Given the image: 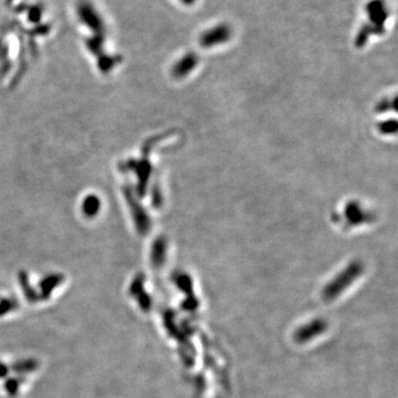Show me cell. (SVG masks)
<instances>
[{"mask_svg":"<svg viewBox=\"0 0 398 398\" xmlns=\"http://www.w3.org/2000/svg\"><path fill=\"white\" fill-rule=\"evenodd\" d=\"M16 306H17V302L15 300H10V299L2 300L0 301V316H4V314L14 310Z\"/></svg>","mask_w":398,"mask_h":398,"instance_id":"obj_6","label":"cell"},{"mask_svg":"<svg viewBox=\"0 0 398 398\" xmlns=\"http://www.w3.org/2000/svg\"><path fill=\"white\" fill-rule=\"evenodd\" d=\"M231 35H233V29L230 28V25L227 23H220L205 31L201 36L199 43L203 48H211L227 42L231 38Z\"/></svg>","mask_w":398,"mask_h":398,"instance_id":"obj_3","label":"cell"},{"mask_svg":"<svg viewBox=\"0 0 398 398\" xmlns=\"http://www.w3.org/2000/svg\"><path fill=\"white\" fill-rule=\"evenodd\" d=\"M198 63V58L194 53H188L185 56H183L176 64L173 72H174L175 76H184L188 74L192 69H194Z\"/></svg>","mask_w":398,"mask_h":398,"instance_id":"obj_4","label":"cell"},{"mask_svg":"<svg viewBox=\"0 0 398 398\" xmlns=\"http://www.w3.org/2000/svg\"><path fill=\"white\" fill-rule=\"evenodd\" d=\"M369 22L359 30L356 37V46L363 47L371 35H381L385 30V22L389 17V10L385 0H371L366 5Z\"/></svg>","mask_w":398,"mask_h":398,"instance_id":"obj_1","label":"cell"},{"mask_svg":"<svg viewBox=\"0 0 398 398\" xmlns=\"http://www.w3.org/2000/svg\"><path fill=\"white\" fill-rule=\"evenodd\" d=\"M19 389V382L15 378H11L7 383H6V390L8 391L9 395H16Z\"/></svg>","mask_w":398,"mask_h":398,"instance_id":"obj_8","label":"cell"},{"mask_svg":"<svg viewBox=\"0 0 398 398\" xmlns=\"http://www.w3.org/2000/svg\"><path fill=\"white\" fill-rule=\"evenodd\" d=\"M76 15L82 23L88 28L96 32L98 36H103L105 24L100 12L95 9L94 6L88 0H80L76 5Z\"/></svg>","mask_w":398,"mask_h":398,"instance_id":"obj_2","label":"cell"},{"mask_svg":"<svg viewBox=\"0 0 398 398\" xmlns=\"http://www.w3.org/2000/svg\"><path fill=\"white\" fill-rule=\"evenodd\" d=\"M181 2H182L184 5L191 6V5H194V4L196 3V0H181Z\"/></svg>","mask_w":398,"mask_h":398,"instance_id":"obj_11","label":"cell"},{"mask_svg":"<svg viewBox=\"0 0 398 398\" xmlns=\"http://www.w3.org/2000/svg\"><path fill=\"white\" fill-rule=\"evenodd\" d=\"M359 211V208L356 205H351L348 207V217L352 222H358V220L362 219V214H357ZM364 217V216H363Z\"/></svg>","mask_w":398,"mask_h":398,"instance_id":"obj_7","label":"cell"},{"mask_svg":"<svg viewBox=\"0 0 398 398\" xmlns=\"http://www.w3.org/2000/svg\"><path fill=\"white\" fill-rule=\"evenodd\" d=\"M40 14H41V11L36 7V8H32V9L30 10V12H29V17H30L31 20L37 21L38 19H39V17H40Z\"/></svg>","mask_w":398,"mask_h":398,"instance_id":"obj_9","label":"cell"},{"mask_svg":"<svg viewBox=\"0 0 398 398\" xmlns=\"http://www.w3.org/2000/svg\"><path fill=\"white\" fill-rule=\"evenodd\" d=\"M37 366L38 364L36 361H34V359H28V361L19 362L18 364L15 365L14 368L18 371L19 373H27V372H31L35 368H37Z\"/></svg>","mask_w":398,"mask_h":398,"instance_id":"obj_5","label":"cell"},{"mask_svg":"<svg viewBox=\"0 0 398 398\" xmlns=\"http://www.w3.org/2000/svg\"><path fill=\"white\" fill-rule=\"evenodd\" d=\"M7 374V367L4 364H0V377H5Z\"/></svg>","mask_w":398,"mask_h":398,"instance_id":"obj_10","label":"cell"}]
</instances>
